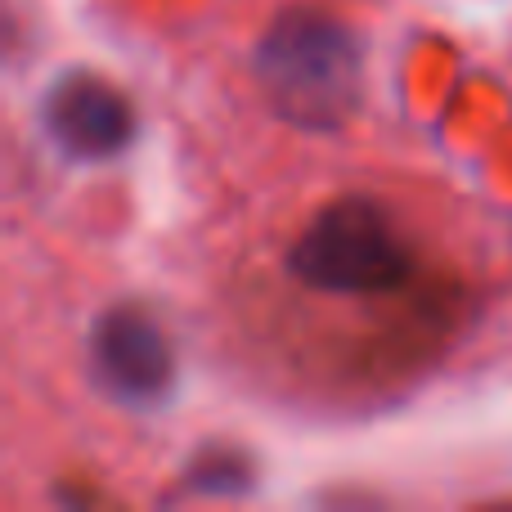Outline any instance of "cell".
Masks as SVG:
<instances>
[{
    "instance_id": "1",
    "label": "cell",
    "mask_w": 512,
    "mask_h": 512,
    "mask_svg": "<svg viewBox=\"0 0 512 512\" xmlns=\"http://www.w3.org/2000/svg\"><path fill=\"white\" fill-rule=\"evenodd\" d=\"M252 72L270 108L301 131H337L360 108V36L319 5H292L256 41Z\"/></svg>"
},
{
    "instance_id": "2",
    "label": "cell",
    "mask_w": 512,
    "mask_h": 512,
    "mask_svg": "<svg viewBox=\"0 0 512 512\" xmlns=\"http://www.w3.org/2000/svg\"><path fill=\"white\" fill-rule=\"evenodd\" d=\"M288 270L328 297H382L409 279L414 256L373 198L346 194L310 216L288 248Z\"/></svg>"
},
{
    "instance_id": "3",
    "label": "cell",
    "mask_w": 512,
    "mask_h": 512,
    "mask_svg": "<svg viewBox=\"0 0 512 512\" xmlns=\"http://www.w3.org/2000/svg\"><path fill=\"white\" fill-rule=\"evenodd\" d=\"M90 364L104 391L122 405L153 409L176 382V355L162 324L140 306H113L90 328Z\"/></svg>"
},
{
    "instance_id": "4",
    "label": "cell",
    "mask_w": 512,
    "mask_h": 512,
    "mask_svg": "<svg viewBox=\"0 0 512 512\" xmlns=\"http://www.w3.org/2000/svg\"><path fill=\"white\" fill-rule=\"evenodd\" d=\"M41 126L63 158L104 162L135 140V108L99 72H63L41 95Z\"/></svg>"
},
{
    "instance_id": "5",
    "label": "cell",
    "mask_w": 512,
    "mask_h": 512,
    "mask_svg": "<svg viewBox=\"0 0 512 512\" xmlns=\"http://www.w3.org/2000/svg\"><path fill=\"white\" fill-rule=\"evenodd\" d=\"M185 486L203 490V495H230V490L248 486V463L225 450H212L203 463H194V468L185 472Z\"/></svg>"
}]
</instances>
